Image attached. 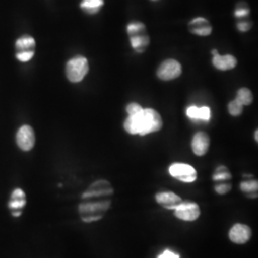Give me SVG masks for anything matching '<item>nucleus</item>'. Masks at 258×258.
<instances>
[{"label": "nucleus", "instance_id": "nucleus-1", "mask_svg": "<svg viewBox=\"0 0 258 258\" xmlns=\"http://www.w3.org/2000/svg\"><path fill=\"white\" fill-rule=\"evenodd\" d=\"M162 127V117L152 108H146L135 115L128 116L123 122V128L131 135L146 136L160 131Z\"/></svg>", "mask_w": 258, "mask_h": 258}, {"label": "nucleus", "instance_id": "nucleus-23", "mask_svg": "<svg viewBox=\"0 0 258 258\" xmlns=\"http://www.w3.org/2000/svg\"><path fill=\"white\" fill-rule=\"evenodd\" d=\"M143 109L144 108L140 104H138L137 102H130L128 105L126 106V112H127L128 116L135 115V114H137L139 112H141Z\"/></svg>", "mask_w": 258, "mask_h": 258}, {"label": "nucleus", "instance_id": "nucleus-7", "mask_svg": "<svg viewBox=\"0 0 258 258\" xmlns=\"http://www.w3.org/2000/svg\"><path fill=\"white\" fill-rule=\"evenodd\" d=\"M169 174L184 183H194L197 179V172L194 166L183 163H175L169 166Z\"/></svg>", "mask_w": 258, "mask_h": 258}, {"label": "nucleus", "instance_id": "nucleus-14", "mask_svg": "<svg viewBox=\"0 0 258 258\" xmlns=\"http://www.w3.org/2000/svg\"><path fill=\"white\" fill-rule=\"evenodd\" d=\"M213 66L221 71H228L236 67L237 59L232 55H219V53L213 55L212 58Z\"/></svg>", "mask_w": 258, "mask_h": 258}, {"label": "nucleus", "instance_id": "nucleus-26", "mask_svg": "<svg viewBox=\"0 0 258 258\" xmlns=\"http://www.w3.org/2000/svg\"><path fill=\"white\" fill-rule=\"evenodd\" d=\"M158 258H180V255L174 253L173 251L169 250V249H166L161 255H159Z\"/></svg>", "mask_w": 258, "mask_h": 258}, {"label": "nucleus", "instance_id": "nucleus-25", "mask_svg": "<svg viewBox=\"0 0 258 258\" xmlns=\"http://www.w3.org/2000/svg\"><path fill=\"white\" fill-rule=\"evenodd\" d=\"M250 27H251V23L248 20L240 19L239 22L237 23V28L241 32H247V31H249Z\"/></svg>", "mask_w": 258, "mask_h": 258}, {"label": "nucleus", "instance_id": "nucleus-9", "mask_svg": "<svg viewBox=\"0 0 258 258\" xmlns=\"http://www.w3.org/2000/svg\"><path fill=\"white\" fill-rule=\"evenodd\" d=\"M36 143V136L34 129L30 125H22L17 133V144L23 151H30L34 148Z\"/></svg>", "mask_w": 258, "mask_h": 258}, {"label": "nucleus", "instance_id": "nucleus-18", "mask_svg": "<svg viewBox=\"0 0 258 258\" xmlns=\"http://www.w3.org/2000/svg\"><path fill=\"white\" fill-rule=\"evenodd\" d=\"M238 102L243 105H249L253 102V96L252 93L247 87H242L237 91V95L235 98Z\"/></svg>", "mask_w": 258, "mask_h": 258}, {"label": "nucleus", "instance_id": "nucleus-22", "mask_svg": "<svg viewBox=\"0 0 258 258\" xmlns=\"http://www.w3.org/2000/svg\"><path fill=\"white\" fill-rule=\"evenodd\" d=\"M249 15V9L245 3H240L234 12L235 18L238 19H246Z\"/></svg>", "mask_w": 258, "mask_h": 258}, {"label": "nucleus", "instance_id": "nucleus-10", "mask_svg": "<svg viewBox=\"0 0 258 258\" xmlns=\"http://www.w3.org/2000/svg\"><path fill=\"white\" fill-rule=\"evenodd\" d=\"M210 136L206 132H197L191 141V148L194 154L197 156L205 155L210 148Z\"/></svg>", "mask_w": 258, "mask_h": 258}, {"label": "nucleus", "instance_id": "nucleus-3", "mask_svg": "<svg viewBox=\"0 0 258 258\" xmlns=\"http://www.w3.org/2000/svg\"><path fill=\"white\" fill-rule=\"evenodd\" d=\"M127 34L133 50L137 53H144L149 45V37L145 24L139 21L129 23Z\"/></svg>", "mask_w": 258, "mask_h": 258}, {"label": "nucleus", "instance_id": "nucleus-4", "mask_svg": "<svg viewBox=\"0 0 258 258\" xmlns=\"http://www.w3.org/2000/svg\"><path fill=\"white\" fill-rule=\"evenodd\" d=\"M89 71V64L86 57L77 55L71 58L65 68L66 77L71 83H81Z\"/></svg>", "mask_w": 258, "mask_h": 258}, {"label": "nucleus", "instance_id": "nucleus-11", "mask_svg": "<svg viewBox=\"0 0 258 258\" xmlns=\"http://www.w3.org/2000/svg\"><path fill=\"white\" fill-rule=\"evenodd\" d=\"M251 236V230L249 226L243 224L234 225L230 231L229 237L235 244H245Z\"/></svg>", "mask_w": 258, "mask_h": 258}, {"label": "nucleus", "instance_id": "nucleus-17", "mask_svg": "<svg viewBox=\"0 0 258 258\" xmlns=\"http://www.w3.org/2000/svg\"><path fill=\"white\" fill-rule=\"evenodd\" d=\"M103 4V0H83L81 8L88 15H96L102 9Z\"/></svg>", "mask_w": 258, "mask_h": 258}, {"label": "nucleus", "instance_id": "nucleus-19", "mask_svg": "<svg viewBox=\"0 0 258 258\" xmlns=\"http://www.w3.org/2000/svg\"><path fill=\"white\" fill-rule=\"evenodd\" d=\"M257 181L255 180H249V181H244L240 185L241 190L244 191L245 194H249L252 198L254 196L256 197V192H257Z\"/></svg>", "mask_w": 258, "mask_h": 258}, {"label": "nucleus", "instance_id": "nucleus-27", "mask_svg": "<svg viewBox=\"0 0 258 258\" xmlns=\"http://www.w3.org/2000/svg\"><path fill=\"white\" fill-rule=\"evenodd\" d=\"M257 130H255V133H254V134H255V135H254V138H255V141H256V142H257L258 141V138H257Z\"/></svg>", "mask_w": 258, "mask_h": 258}, {"label": "nucleus", "instance_id": "nucleus-20", "mask_svg": "<svg viewBox=\"0 0 258 258\" xmlns=\"http://www.w3.org/2000/svg\"><path fill=\"white\" fill-rule=\"evenodd\" d=\"M212 179L215 182H225L231 179V174L226 166H220L216 168L214 174L212 176Z\"/></svg>", "mask_w": 258, "mask_h": 258}, {"label": "nucleus", "instance_id": "nucleus-28", "mask_svg": "<svg viewBox=\"0 0 258 258\" xmlns=\"http://www.w3.org/2000/svg\"><path fill=\"white\" fill-rule=\"evenodd\" d=\"M154 1H155V0H154Z\"/></svg>", "mask_w": 258, "mask_h": 258}, {"label": "nucleus", "instance_id": "nucleus-8", "mask_svg": "<svg viewBox=\"0 0 258 258\" xmlns=\"http://www.w3.org/2000/svg\"><path fill=\"white\" fill-rule=\"evenodd\" d=\"M200 208L194 202H182L175 209V216L183 221H195L200 216Z\"/></svg>", "mask_w": 258, "mask_h": 258}, {"label": "nucleus", "instance_id": "nucleus-21", "mask_svg": "<svg viewBox=\"0 0 258 258\" xmlns=\"http://www.w3.org/2000/svg\"><path fill=\"white\" fill-rule=\"evenodd\" d=\"M228 108H229V113L231 114V116H233V117H238V116H240V115L243 113L244 106H243L236 99H234L233 101H231V102L229 103Z\"/></svg>", "mask_w": 258, "mask_h": 258}, {"label": "nucleus", "instance_id": "nucleus-13", "mask_svg": "<svg viewBox=\"0 0 258 258\" xmlns=\"http://www.w3.org/2000/svg\"><path fill=\"white\" fill-rule=\"evenodd\" d=\"M157 203L167 210H175L176 208L183 202L182 198L171 191H163L159 192L155 196Z\"/></svg>", "mask_w": 258, "mask_h": 258}, {"label": "nucleus", "instance_id": "nucleus-24", "mask_svg": "<svg viewBox=\"0 0 258 258\" xmlns=\"http://www.w3.org/2000/svg\"><path fill=\"white\" fill-rule=\"evenodd\" d=\"M215 191L219 194H228L231 189V184L229 183H226V181L224 183H220L215 185Z\"/></svg>", "mask_w": 258, "mask_h": 258}, {"label": "nucleus", "instance_id": "nucleus-2", "mask_svg": "<svg viewBox=\"0 0 258 258\" xmlns=\"http://www.w3.org/2000/svg\"><path fill=\"white\" fill-rule=\"evenodd\" d=\"M110 200L95 201L90 198H83V202L79 207V212L83 222L98 221L110 208Z\"/></svg>", "mask_w": 258, "mask_h": 258}, {"label": "nucleus", "instance_id": "nucleus-6", "mask_svg": "<svg viewBox=\"0 0 258 258\" xmlns=\"http://www.w3.org/2000/svg\"><path fill=\"white\" fill-rule=\"evenodd\" d=\"M36 41L34 37L30 36H23L16 41V49H17V58L19 61L27 62L33 58L35 55Z\"/></svg>", "mask_w": 258, "mask_h": 258}, {"label": "nucleus", "instance_id": "nucleus-15", "mask_svg": "<svg viewBox=\"0 0 258 258\" xmlns=\"http://www.w3.org/2000/svg\"><path fill=\"white\" fill-rule=\"evenodd\" d=\"M186 116L192 120H201V121H210L212 111L208 106L197 107L195 105H191L186 109Z\"/></svg>", "mask_w": 258, "mask_h": 258}, {"label": "nucleus", "instance_id": "nucleus-16", "mask_svg": "<svg viewBox=\"0 0 258 258\" xmlns=\"http://www.w3.org/2000/svg\"><path fill=\"white\" fill-rule=\"evenodd\" d=\"M25 204L26 198L24 191L20 188L15 189L11 195V201L8 204V207L13 210V212H20V210L25 207Z\"/></svg>", "mask_w": 258, "mask_h": 258}, {"label": "nucleus", "instance_id": "nucleus-12", "mask_svg": "<svg viewBox=\"0 0 258 258\" xmlns=\"http://www.w3.org/2000/svg\"><path fill=\"white\" fill-rule=\"evenodd\" d=\"M188 29L191 34L200 37H208L212 32V27L210 21L204 18H196L192 19L188 23Z\"/></svg>", "mask_w": 258, "mask_h": 258}, {"label": "nucleus", "instance_id": "nucleus-5", "mask_svg": "<svg viewBox=\"0 0 258 258\" xmlns=\"http://www.w3.org/2000/svg\"><path fill=\"white\" fill-rule=\"evenodd\" d=\"M182 74V65L173 58L163 61L157 70V76L160 80L168 82L179 78Z\"/></svg>", "mask_w": 258, "mask_h": 258}]
</instances>
